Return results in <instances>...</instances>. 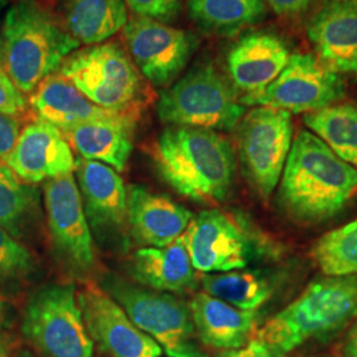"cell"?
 Segmentation results:
<instances>
[{"instance_id":"obj_34","label":"cell","mask_w":357,"mask_h":357,"mask_svg":"<svg viewBox=\"0 0 357 357\" xmlns=\"http://www.w3.org/2000/svg\"><path fill=\"white\" fill-rule=\"evenodd\" d=\"M20 131V122L16 116L0 114V162L11 153Z\"/></svg>"},{"instance_id":"obj_17","label":"cell","mask_w":357,"mask_h":357,"mask_svg":"<svg viewBox=\"0 0 357 357\" xmlns=\"http://www.w3.org/2000/svg\"><path fill=\"white\" fill-rule=\"evenodd\" d=\"M287 43L271 32H250L238 38L227 54L230 84L243 100L261 94L281 75L290 60Z\"/></svg>"},{"instance_id":"obj_4","label":"cell","mask_w":357,"mask_h":357,"mask_svg":"<svg viewBox=\"0 0 357 357\" xmlns=\"http://www.w3.org/2000/svg\"><path fill=\"white\" fill-rule=\"evenodd\" d=\"M357 318V275H326L284 307L255 339L289 354L310 339H323L343 330Z\"/></svg>"},{"instance_id":"obj_35","label":"cell","mask_w":357,"mask_h":357,"mask_svg":"<svg viewBox=\"0 0 357 357\" xmlns=\"http://www.w3.org/2000/svg\"><path fill=\"white\" fill-rule=\"evenodd\" d=\"M280 16H296L305 13L315 0H265Z\"/></svg>"},{"instance_id":"obj_1","label":"cell","mask_w":357,"mask_h":357,"mask_svg":"<svg viewBox=\"0 0 357 357\" xmlns=\"http://www.w3.org/2000/svg\"><path fill=\"white\" fill-rule=\"evenodd\" d=\"M357 193V168L345 163L308 130L291 144L281 176L278 203L286 215L305 224L336 216Z\"/></svg>"},{"instance_id":"obj_16","label":"cell","mask_w":357,"mask_h":357,"mask_svg":"<svg viewBox=\"0 0 357 357\" xmlns=\"http://www.w3.org/2000/svg\"><path fill=\"white\" fill-rule=\"evenodd\" d=\"M1 165L28 184L72 174L76 159L61 130L38 118L26 125L17 137L11 153Z\"/></svg>"},{"instance_id":"obj_36","label":"cell","mask_w":357,"mask_h":357,"mask_svg":"<svg viewBox=\"0 0 357 357\" xmlns=\"http://www.w3.org/2000/svg\"><path fill=\"white\" fill-rule=\"evenodd\" d=\"M344 357H357V318L347 333L344 345H343Z\"/></svg>"},{"instance_id":"obj_25","label":"cell","mask_w":357,"mask_h":357,"mask_svg":"<svg viewBox=\"0 0 357 357\" xmlns=\"http://www.w3.org/2000/svg\"><path fill=\"white\" fill-rule=\"evenodd\" d=\"M188 13L205 32L230 38L268 16L265 0H188Z\"/></svg>"},{"instance_id":"obj_2","label":"cell","mask_w":357,"mask_h":357,"mask_svg":"<svg viewBox=\"0 0 357 357\" xmlns=\"http://www.w3.org/2000/svg\"><path fill=\"white\" fill-rule=\"evenodd\" d=\"M155 169L174 191L211 204L228 197L236 176L230 142L213 130L169 126L153 147Z\"/></svg>"},{"instance_id":"obj_9","label":"cell","mask_w":357,"mask_h":357,"mask_svg":"<svg viewBox=\"0 0 357 357\" xmlns=\"http://www.w3.org/2000/svg\"><path fill=\"white\" fill-rule=\"evenodd\" d=\"M291 144L293 118L286 110L257 106L237 125L243 175L264 200L278 185Z\"/></svg>"},{"instance_id":"obj_12","label":"cell","mask_w":357,"mask_h":357,"mask_svg":"<svg viewBox=\"0 0 357 357\" xmlns=\"http://www.w3.org/2000/svg\"><path fill=\"white\" fill-rule=\"evenodd\" d=\"M76 181L91 236L109 248H128V188L114 168L97 160H76Z\"/></svg>"},{"instance_id":"obj_38","label":"cell","mask_w":357,"mask_h":357,"mask_svg":"<svg viewBox=\"0 0 357 357\" xmlns=\"http://www.w3.org/2000/svg\"><path fill=\"white\" fill-rule=\"evenodd\" d=\"M6 315H7V305H6V301L0 296V330L6 323Z\"/></svg>"},{"instance_id":"obj_3","label":"cell","mask_w":357,"mask_h":357,"mask_svg":"<svg viewBox=\"0 0 357 357\" xmlns=\"http://www.w3.org/2000/svg\"><path fill=\"white\" fill-rule=\"evenodd\" d=\"M1 38L3 69L23 94H32L81 45L38 0H17L10 7Z\"/></svg>"},{"instance_id":"obj_22","label":"cell","mask_w":357,"mask_h":357,"mask_svg":"<svg viewBox=\"0 0 357 357\" xmlns=\"http://www.w3.org/2000/svg\"><path fill=\"white\" fill-rule=\"evenodd\" d=\"M29 105L40 119L50 122L61 131L94 121L134 115L100 107L60 73H53L38 84L31 94Z\"/></svg>"},{"instance_id":"obj_10","label":"cell","mask_w":357,"mask_h":357,"mask_svg":"<svg viewBox=\"0 0 357 357\" xmlns=\"http://www.w3.org/2000/svg\"><path fill=\"white\" fill-rule=\"evenodd\" d=\"M344 96L342 77L321 64L312 54L294 53L281 75L243 106H265L290 114L312 113L333 105Z\"/></svg>"},{"instance_id":"obj_18","label":"cell","mask_w":357,"mask_h":357,"mask_svg":"<svg viewBox=\"0 0 357 357\" xmlns=\"http://www.w3.org/2000/svg\"><path fill=\"white\" fill-rule=\"evenodd\" d=\"M307 36L321 64L357 77V0H326L311 16Z\"/></svg>"},{"instance_id":"obj_20","label":"cell","mask_w":357,"mask_h":357,"mask_svg":"<svg viewBox=\"0 0 357 357\" xmlns=\"http://www.w3.org/2000/svg\"><path fill=\"white\" fill-rule=\"evenodd\" d=\"M188 305L197 337L209 348L237 349L255 336L258 310L243 311L204 291L196 294Z\"/></svg>"},{"instance_id":"obj_24","label":"cell","mask_w":357,"mask_h":357,"mask_svg":"<svg viewBox=\"0 0 357 357\" xmlns=\"http://www.w3.org/2000/svg\"><path fill=\"white\" fill-rule=\"evenodd\" d=\"M54 16L79 44H101L126 26L125 0H52Z\"/></svg>"},{"instance_id":"obj_11","label":"cell","mask_w":357,"mask_h":357,"mask_svg":"<svg viewBox=\"0 0 357 357\" xmlns=\"http://www.w3.org/2000/svg\"><path fill=\"white\" fill-rule=\"evenodd\" d=\"M123 36L139 73L158 88L169 86L199 47L191 32L135 15L123 26Z\"/></svg>"},{"instance_id":"obj_19","label":"cell","mask_w":357,"mask_h":357,"mask_svg":"<svg viewBox=\"0 0 357 357\" xmlns=\"http://www.w3.org/2000/svg\"><path fill=\"white\" fill-rule=\"evenodd\" d=\"M191 211L171 197L143 185L128 187V224L130 237L147 248H163L174 243L188 228Z\"/></svg>"},{"instance_id":"obj_39","label":"cell","mask_w":357,"mask_h":357,"mask_svg":"<svg viewBox=\"0 0 357 357\" xmlns=\"http://www.w3.org/2000/svg\"><path fill=\"white\" fill-rule=\"evenodd\" d=\"M3 66V38H1V32H0V68Z\"/></svg>"},{"instance_id":"obj_29","label":"cell","mask_w":357,"mask_h":357,"mask_svg":"<svg viewBox=\"0 0 357 357\" xmlns=\"http://www.w3.org/2000/svg\"><path fill=\"white\" fill-rule=\"evenodd\" d=\"M311 255L324 275H357V218L326 233Z\"/></svg>"},{"instance_id":"obj_13","label":"cell","mask_w":357,"mask_h":357,"mask_svg":"<svg viewBox=\"0 0 357 357\" xmlns=\"http://www.w3.org/2000/svg\"><path fill=\"white\" fill-rule=\"evenodd\" d=\"M43 190L56 253L73 271L88 273L96 262L93 236L73 172L47 180Z\"/></svg>"},{"instance_id":"obj_23","label":"cell","mask_w":357,"mask_h":357,"mask_svg":"<svg viewBox=\"0 0 357 357\" xmlns=\"http://www.w3.org/2000/svg\"><path fill=\"white\" fill-rule=\"evenodd\" d=\"M137 115L94 121L63 131L72 149L84 159L97 160L122 172L132 151V130Z\"/></svg>"},{"instance_id":"obj_41","label":"cell","mask_w":357,"mask_h":357,"mask_svg":"<svg viewBox=\"0 0 357 357\" xmlns=\"http://www.w3.org/2000/svg\"><path fill=\"white\" fill-rule=\"evenodd\" d=\"M17 357H32L31 356V355H29V354H26V352H22V354H20V355H19V356Z\"/></svg>"},{"instance_id":"obj_6","label":"cell","mask_w":357,"mask_h":357,"mask_svg":"<svg viewBox=\"0 0 357 357\" xmlns=\"http://www.w3.org/2000/svg\"><path fill=\"white\" fill-rule=\"evenodd\" d=\"M102 289L141 331L162 347L167 356L208 357L197 342L190 305L183 299L116 275L105 277Z\"/></svg>"},{"instance_id":"obj_21","label":"cell","mask_w":357,"mask_h":357,"mask_svg":"<svg viewBox=\"0 0 357 357\" xmlns=\"http://www.w3.org/2000/svg\"><path fill=\"white\" fill-rule=\"evenodd\" d=\"M128 273L142 286L163 293H188L197 286L183 236L163 248H142L132 253Z\"/></svg>"},{"instance_id":"obj_7","label":"cell","mask_w":357,"mask_h":357,"mask_svg":"<svg viewBox=\"0 0 357 357\" xmlns=\"http://www.w3.org/2000/svg\"><path fill=\"white\" fill-rule=\"evenodd\" d=\"M59 72L100 107L137 115L143 79L131 56L119 43L79 48L65 60Z\"/></svg>"},{"instance_id":"obj_37","label":"cell","mask_w":357,"mask_h":357,"mask_svg":"<svg viewBox=\"0 0 357 357\" xmlns=\"http://www.w3.org/2000/svg\"><path fill=\"white\" fill-rule=\"evenodd\" d=\"M10 354H11V348L7 339L0 336V357H10Z\"/></svg>"},{"instance_id":"obj_26","label":"cell","mask_w":357,"mask_h":357,"mask_svg":"<svg viewBox=\"0 0 357 357\" xmlns=\"http://www.w3.org/2000/svg\"><path fill=\"white\" fill-rule=\"evenodd\" d=\"M303 122L308 131L324 142L332 153L357 168V105L333 103L318 112L307 113Z\"/></svg>"},{"instance_id":"obj_8","label":"cell","mask_w":357,"mask_h":357,"mask_svg":"<svg viewBox=\"0 0 357 357\" xmlns=\"http://www.w3.org/2000/svg\"><path fill=\"white\" fill-rule=\"evenodd\" d=\"M22 332L44 357H93L94 354L73 283H51L33 294L24 310Z\"/></svg>"},{"instance_id":"obj_30","label":"cell","mask_w":357,"mask_h":357,"mask_svg":"<svg viewBox=\"0 0 357 357\" xmlns=\"http://www.w3.org/2000/svg\"><path fill=\"white\" fill-rule=\"evenodd\" d=\"M35 268V259L26 246L0 228V286L24 280Z\"/></svg>"},{"instance_id":"obj_33","label":"cell","mask_w":357,"mask_h":357,"mask_svg":"<svg viewBox=\"0 0 357 357\" xmlns=\"http://www.w3.org/2000/svg\"><path fill=\"white\" fill-rule=\"evenodd\" d=\"M218 357H287L277 348L266 344L262 340L252 337L246 344L237 349H228Z\"/></svg>"},{"instance_id":"obj_31","label":"cell","mask_w":357,"mask_h":357,"mask_svg":"<svg viewBox=\"0 0 357 357\" xmlns=\"http://www.w3.org/2000/svg\"><path fill=\"white\" fill-rule=\"evenodd\" d=\"M135 16L171 23L181 13L180 0H125Z\"/></svg>"},{"instance_id":"obj_28","label":"cell","mask_w":357,"mask_h":357,"mask_svg":"<svg viewBox=\"0 0 357 357\" xmlns=\"http://www.w3.org/2000/svg\"><path fill=\"white\" fill-rule=\"evenodd\" d=\"M38 203V190L0 163V228L19 237Z\"/></svg>"},{"instance_id":"obj_32","label":"cell","mask_w":357,"mask_h":357,"mask_svg":"<svg viewBox=\"0 0 357 357\" xmlns=\"http://www.w3.org/2000/svg\"><path fill=\"white\" fill-rule=\"evenodd\" d=\"M26 101L24 94L16 88L13 79L0 68V114L17 116L24 113Z\"/></svg>"},{"instance_id":"obj_27","label":"cell","mask_w":357,"mask_h":357,"mask_svg":"<svg viewBox=\"0 0 357 357\" xmlns=\"http://www.w3.org/2000/svg\"><path fill=\"white\" fill-rule=\"evenodd\" d=\"M200 283L204 293L243 311H257L273 294L271 282L257 270L241 268L204 274Z\"/></svg>"},{"instance_id":"obj_40","label":"cell","mask_w":357,"mask_h":357,"mask_svg":"<svg viewBox=\"0 0 357 357\" xmlns=\"http://www.w3.org/2000/svg\"><path fill=\"white\" fill-rule=\"evenodd\" d=\"M6 6H7V0H0V13L4 10Z\"/></svg>"},{"instance_id":"obj_5","label":"cell","mask_w":357,"mask_h":357,"mask_svg":"<svg viewBox=\"0 0 357 357\" xmlns=\"http://www.w3.org/2000/svg\"><path fill=\"white\" fill-rule=\"evenodd\" d=\"M245 113L229 78L209 61L195 65L158 102L160 122L178 128L227 131L236 128Z\"/></svg>"},{"instance_id":"obj_15","label":"cell","mask_w":357,"mask_h":357,"mask_svg":"<svg viewBox=\"0 0 357 357\" xmlns=\"http://www.w3.org/2000/svg\"><path fill=\"white\" fill-rule=\"evenodd\" d=\"M86 330L93 343L109 357H160L162 347L141 331L125 310L96 282L77 293Z\"/></svg>"},{"instance_id":"obj_14","label":"cell","mask_w":357,"mask_h":357,"mask_svg":"<svg viewBox=\"0 0 357 357\" xmlns=\"http://www.w3.org/2000/svg\"><path fill=\"white\" fill-rule=\"evenodd\" d=\"M183 237L193 268L204 274L241 270L253 255L249 234L238 220L216 208L193 217Z\"/></svg>"}]
</instances>
